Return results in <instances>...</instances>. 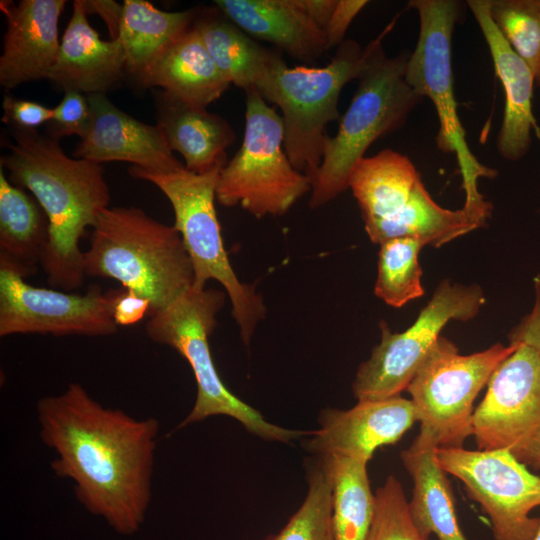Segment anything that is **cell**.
Segmentation results:
<instances>
[{
  "instance_id": "obj_1",
  "label": "cell",
  "mask_w": 540,
  "mask_h": 540,
  "mask_svg": "<svg viewBox=\"0 0 540 540\" xmlns=\"http://www.w3.org/2000/svg\"><path fill=\"white\" fill-rule=\"evenodd\" d=\"M37 415L40 438L56 454L53 472L70 479L84 508L117 533L137 532L152 496L158 421L105 407L79 383L41 398Z\"/></svg>"
},
{
  "instance_id": "obj_2",
  "label": "cell",
  "mask_w": 540,
  "mask_h": 540,
  "mask_svg": "<svg viewBox=\"0 0 540 540\" xmlns=\"http://www.w3.org/2000/svg\"><path fill=\"white\" fill-rule=\"evenodd\" d=\"M10 132L1 167L12 184L31 192L49 221L41 268L53 287L75 290L86 277L80 239L110 203L104 167L67 156L58 140L36 130Z\"/></svg>"
},
{
  "instance_id": "obj_3",
  "label": "cell",
  "mask_w": 540,
  "mask_h": 540,
  "mask_svg": "<svg viewBox=\"0 0 540 540\" xmlns=\"http://www.w3.org/2000/svg\"><path fill=\"white\" fill-rule=\"evenodd\" d=\"M86 276L110 278L147 298L150 316L194 286V270L174 226L137 207H108L92 227L84 252Z\"/></svg>"
},
{
  "instance_id": "obj_4",
  "label": "cell",
  "mask_w": 540,
  "mask_h": 540,
  "mask_svg": "<svg viewBox=\"0 0 540 540\" xmlns=\"http://www.w3.org/2000/svg\"><path fill=\"white\" fill-rule=\"evenodd\" d=\"M382 35L363 49L358 86L335 136L327 135L321 165L312 179L309 205L318 208L348 189L356 164L372 143L400 129L424 99L405 79L410 53L388 57Z\"/></svg>"
},
{
  "instance_id": "obj_5",
  "label": "cell",
  "mask_w": 540,
  "mask_h": 540,
  "mask_svg": "<svg viewBox=\"0 0 540 540\" xmlns=\"http://www.w3.org/2000/svg\"><path fill=\"white\" fill-rule=\"evenodd\" d=\"M348 188L375 244L407 237L439 248L487 223L464 208L440 206L412 161L392 149L363 157L351 172Z\"/></svg>"
},
{
  "instance_id": "obj_6",
  "label": "cell",
  "mask_w": 540,
  "mask_h": 540,
  "mask_svg": "<svg viewBox=\"0 0 540 540\" xmlns=\"http://www.w3.org/2000/svg\"><path fill=\"white\" fill-rule=\"evenodd\" d=\"M226 293L193 286L164 310L149 317L148 337L175 349L189 363L197 385L192 410L178 428L210 416L225 415L239 421L262 439L290 442L310 432L290 430L268 422L256 409L235 396L221 380L211 355L208 338Z\"/></svg>"
},
{
  "instance_id": "obj_7",
  "label": "cell",
  "mask_w": 540,
  "mask_h": 540,
  "mask_svg": "<svg viewBox=\"0 0 540 540\" xmlns=\"http://www.w3.org/2000/svg\"><path fill=\"white\" fill-rule=\"evenodd\" d=\"M221 169L196 174L186 168L157 172L130 166L128 172L136 179L152 183L168 198L174 210V227L193 266L194 286L205 289L209 280L223 286L241 338L247 345L266 308L255 288L238 279L224 247L214 202Z\"/></svg>"
},
{
  "instance_id": "obj_8",
  "label": "cell",
  "mask_w": 540,
  "mask_h": 540,
  "mask_svg": "<svg viewBox=\"0 0 540 540\" xmlns=\"http://www.w3.org/2000/svg\"><path fill=\"white\" fill-rule=\"evenodd\" d=\"M408 6L417 11L420 29L416 47L410 53L405 79L423 98L428 97L437 112L439 150L455 154L465 192L463 208L488 220L492 204L478 191V179L493 178L496 170L481 164L470 151L465 130L457 113L451 65L454 27L461 17L462 3L454 0H411Z\"/></svg>"
},
{
  "instance_id": "obj_9",
  "label": "cell",
  "mask_w": 540,
  "mask_h": 540,
  "mask_svg": "<svg viewBox=\"0 0 540 540\" xmlns=\"http://www.w3.org/2000/svg\"><path fill=\"white\" fill-rule=\"evenodd\" d=\"M362 60L363 49L351 39L341 43L321 68L288 67L280 56L256 88L266 102L280 108L285 152L311 181L322 162L326 126L340 118V93L357 79Z\"/></svg>"
},
{
  "instance_id": "obj_10",
  "label": "cell",
  "mask_w": 540,
  "mask_h": 540,
  "mask_svg": "<svg viewBox=\"0 0 540 540\" xmlns=\"http://www.w3.org/2000/svg\"><path fill=\"white\" fill-rule=\"evenodd\" d=\"M245 94L243 141L219 172L216 200L225 207L240 206L256 218L284 215L312 190V181L285 152L281 116L256 88Z\"/></svg>"
},
{
  "instance_id": "obj_11",
  "label": "cell",
  "mask_w": 540,
  "mask_h": 540,
  "mask_svg": "<svg viewBox=\"0 0 540 540\" xmlns=\"http://www.w3.org/2000/svg\"><path fill=\"white\" fill-rule=\"evenodd\" d=\"M518 345L496 343L461 355L454 343L440 336L406 389L417 411L419 435L438 447H462L472 435L474 400Z\"/></svg>"
},
{
  "instance_id": "obj_12",
  "label": "cell",
  "mask_w": 540,
  "mask_h": 540,
  "mask_svg": "<svg viewBox=\"0 0 540 540\" xmlns=\"http://www.w3.org/2000/svg\"><path fill=\"white\" fill-rule=\"evenodd\" d=\"M484 304L485 296L479 285L445 279L407 330L392 332L381 321V341L356 372L352 384L355 397L376 400L399 396L441 336L443 327L450 320L473 319Z\"/></svg>"
},
{
  "instance_id": "obj_13",
  "label": "cell",
  "mask_w": 540,
  "mask_h": 540,
  "mask_svg": "<svg viewBox=\"0 0 540 540\" xmlns=\"http://www.w3.org/2000/svg\"><path fill=\"white\" fill-rule=\"evenodd\" d=\"M487 386L473 413L478 449L507 450L522 464L540 470V354L519 343Z\"/></svg>"
},
{
  "instance_id": "obj_14",
  "label": "cell",
  "mask_w": 540,
  "mask_h": 540,
  "mask_svg": "<svg viewBox=\"0 0 540 540\" xmlns=\"http://www.w3.org/2000/svg\"><path fill=\"white\" fill-rule=\"evenodd\" d=\"M441 469L458 478L471 499L489 517L495 540H532L540 518V477L507 450L438 447Z\"/></svg>"
},
{
  "instance_id": "obj_15",
  "label": "cell",
  "mask_w": 540,
  "mask_h": 540,
  "mask_svg": "<svg viewBox=\"0 0 540 540\" xmlns=\"http://www.w3.org/2000/svg\"><path fill=\"white\" fill-rule=\"evenodd\" d=\"M118 289L91 286L86 294L35 287L0 268V336H109L118 332L112 309Z\"/></svg>"
},
{
  "instance_id": "obj_16",
  "label": "cell",
  "mask_w": 540,
  "mask_h": 540,
  "mask_svg": "<svg viewBox=\"0 0 540 540\" xmlns=\"http://www.w3.org/2000/svg\"><path fill=\"white\" fill-rule=\"evenodd\" d=\"M416 421L412 400L400 395L358 400L348 410H322L320 428L311 432L306 447L317 457L344 456L369 462L378 448L398 442Z\"/></svg>"
},
{
  "instance_id": "obj_17",
  "label": "cell",
  "mask_w": 540,
  "mask_h": 540,
  "mask_svg": "<svg viewBox=\"0 0 540 540\" xmlns=\"http://www.w3.org/2000/svg\"><path fill=\"white\" fill-rule=\"evenodd\" d=\"M90 122L73 157L103 164L111 161L157 172L185 168L157 125L141 122L115 106L103 93L88 94Z\"/></svg>"
},
{
  "instance_id": "obj_18",
  "label": "cell",
  "mask_w": 540,
  "mask_h": 540,
  "mask_svg": "<svg viewBox=\"0 0 540 540\" xmlns=\"http://www.w3.org/2000/svg\"><path fill=\"white\" fill-rule=\"evenodd\" d=\"M65 0L0 1L6 32L0 56V84L13 89L27 82L48 79L57 60L58 23Z\"/></svg>"
},
{
  "instance_id": "obj_19",
  "label": "cell",
  "mask_w": 540,
  "mask_h": 540,
  "mask_svg": "<svg viewBox=\"0 0 540 540\" xmlns=\"http://www.w3.org/2000/svg\"><path fill=\"white\" fill-rule=\"evenodd\" d=\"M466 3L486 40L495 73L504 89L505 106L497 149L503 158L519 160L529 151L531 131L537 127L532 113L533 72L494 24L490 0H469Z\"/></svg>"
},
{
  "instance_id": "obj_20",
  "label": "cell",
  "mask_w": 540,
  "mask_h": 540,
  "mask_svg": "<svg viewBox=\"0 0 540 540\" xmlns=\"http://www.w3.org/2000/svg\"><path fill=\"white\" fill-rule=\"evenodd\" d=\"M87 15L84 0L74 1L48 80L64 92L106 94L120 84L127 71L125 52L118 39L102 40Z\"/></svg>"
},
{
  "instance_id": "obj_21",
  "label": "cell",
  "mask_w": 540,
  "mask_h": 540,
  "mask_svg": "<svg viewBox=\"0 0 540 540\" xmlns=\"http://www.w3.org/2000/svg\"><path fill=\"white\" fill-rule=\"evenodd\" d=\"M214 5L251 37L312 63L328 51L324 32L299 0H215Z\"/></svg>"
},
{
  "instance_id": "obj_22",
  "label": "cell",
  "mask_w": 540,
  "mask_h": 540,
  "mask_svg": "<svg viewBox=\"0 0 540 540\" xmlns=\"http://www.w3.org/2000/svg\"><path fill=\"white\" fill-rule=\"evenodd\" d=\"M155 100L156 125L171 151L182 155L187 170L205 174L227 163L226 149L235 132L224 118L164 91Z\"/></svg>"
},
{
  "instance_id": "obj_23",
  "label": "cell",
  "mask_w": 540,
  "mask_h": 540,
  "mask_svg": "<svg viewBox=\"0 0 540 540\" xmlns=\"http://www.w3.org/2000/svg\"><path fill=\"white\" fill-rule=\"evenodd\" d=\"M137 82L143 87H160L177 99L205 108L230 87L193 25Z\"/></svg>"
},
{
  "instance_id": "obj_24",
  "label": "cell",
  "mask_w": 540,
  "mask_h": 540,
  "mask_svg": "<svg viewBox=\"0 0 540 540\" xmlns=\"http://www.w3.org/2000/svg\"><path fill=\"white\" fill-rule=\"evenodd\" d=\"M437 448L418 434L400 454L413 481L408 502L411 519L427 539L433 534L438 540H468L458 522L450 483L437 463Z\"/></svg>"
},
{
  "instance_id": "obj_25",
  "label": "cell",
  "mask_w": 540,
  "mask_h": 540,
  "mask_svg": "<svg viewBox=\"0 0 540 540\" xmlns=\"http://www.w3.org/2000/svg\"><path fill=\"white\" fill-rule=\"evenodd\" d=\"M48 241L49 221L44 210L0 168V268L23 278L35 274Z\"/></svg>"
},
{
  "instance_id": "obj_26",
  "label": "cell",
  "mask_w": 540,
  "mask_h": 540,
  "mask_svg": "<svg viewBox=\"0 0 540 540\" xmlns=\"http://www.w3.org/2000/svg\"><path fill=\"white\" fill-rule=\"evenodd\" d=\"M193 27L225 79L244 91L257 88L281 56L258 44L214 4L197 8Z\"/></svg>"
},
{
  "instance_id": "obj_27",
  "label": "cell",
  "mask_w": 540,
  "mask_h": 540,
  "mask_svg": "<svg viewBox=\"0 0 540 540\" xmlns=\"http://www.w3.org/2000/svg\"><path fill=\"white\" fill-rule=\"evenodd\" d=\"M197 8L168 12L144 0H125L118 40L126 70L136 81L193 25Z\"/></svg>"
},
{
  "instance_id": "obj_28",
  "label": "cell",
  "mask_w": 540,
  "mask_h": 540,
  "mask_svg": "<svg viewBox=\"0 0 540 540\" xmlns=\"http://www.w3.org/2000/svg\"><path fill=\"white\" fill-rule=\"evenodd\" d=\"M317 458L331 482L335 540H366L375 512L368 462L344 456Z\"/></svg>"
},
{
  "instance_id": "obj_29",
  "label": "cell",
  "mask_w": 540,
  "mask_h": 540,
  "mask_svg": "<svg viewBox=\"0 0 540 540\" xmlns=\"http://www.w3.org/2000/svg\"><path fill=\"white\" fill-rule=\"evenodd\" d=\"M424 243L415 238H395L380 245L375 295L400 308L424 295L418 255Z\"/></svg>"
},
{
  "instance_id": "obj_30",
  "label": "cell",
  "mask_w": 540,
  "mask_h": 540,
  "mask_svg": "<svg viewBox=\"0 0 540 540\" xmlns=\"http://www.w3.org/2000/svg\"><path fill=\"white\" fill-rule=\"evenodd\" d=\"M307 465L306 497L286 524L262 540H335L332 488L319 458Z\"/></svg>"
},
{
  "instance_id": "obj_31",
  "label": "cell",
  "mask_w": 540,
  "mask_h": 540,
  "mask_svg": "<svg viewBox=\"0 0 540 540\" xmlns=\"http://www.w3.org/2000/svg\"><path fill=\"white\" fill-rule=\"evenodd\" d=\"M490 15L540 87V0H490Z\"/></svg>"
},
{
  "instance_id": "obj_32",
  "label": "cell",
  "mask_w": 540,
  "mask_h": 540,
  "mask_svg": "<svg viewBox=\"0 0 540 540\" xmlns=\"http://www.w3.org/2000/svg\"><path fill=\"white\" fill-rule=\"evenodd\" d=\"M375 512L366 540H428L415 527L402 484L388 476L375 492Z\"/></svg>"
},
{
  "instance_id": "obj_33",
  "label": "cell",
  "mask_w": 540,
  "mask_h": 540,
  "mask_svg": "<svg viewBox=\"0 0 540 540\" xmlns=\"http://www.w3.org/2000/svg\"><path fill=\"white\" fill-rule=\"evenodd\" d=\"M90 117L87 95L78 91H65L60 103L53 108V116L47 123L49 137L58 141L70 135L81 138L88 128Z\"/></svg>"
},
{
  "instance_id": "obj_34",
  "label": "cell",
  "mask_w": 540,
  "mask_h": 540,
  "mask_svg": "<svg viewBox=\"0 0 540 540\" xmlns=\"http://www.w3.org/2000/svg\"><path fill=\"white\" fill-rule=\"evenodd\" d=\"M2 107L1 120L11 128L36 130L37 127L47 124L53 116V108L11 95L4 96Z\"/></svg>"
},
{
  "instance_id": "obj_35",
  "label": "cell",
  "mask_w": 540,
  "mask_h": 540,
  "mask_svg": "<svg viewBox=\"0 0 540 540\" xmlns=\"http://www.w3.org/2000/svg\"><path fill=\"white\" fill-rule=\"evenodd\" d=\"M368 4L366 0H336L335 7L323 32L328 50L343 43L354 18Z\"/></svg>"
},
{
  "instance_id": "obj_36",
  "label": "cell",
  "mask_w": 540,
  "mask_h": 540,
  "mask_svg": "<svg viewBox=\"0 0 540 540\" xmlns=\"http://www.w3.org/2000/svg\"><path fill=\"white\" fill-rule=\"evenodd\" d=\"M150 301L133 290L121 287L114 301L112 314L117 326H131L150 315Z\"/></svg>"
},
{
  "instance_id": "obj_37",
  "label": "cell",
  "mask_w": 540,
  "mask_h": 540,
  "mask_svg": "<svg viewBox=\"0 0 540 540\" xmlns=\"http://www.w3.org/2000/svg\"><path fill=\"white\" fill-rule=\"evenodd\" d=\"M510 343H523L540 354V305L534 303L530 313L509 333Z\"/></svg>"
},
{
  "instance_id": "obj_38",
  "label": "cell",
  "mask_w": 540,
  "mask_h": 540,
  "mask_svg": "<svg viewBox=\"0 0 540 540\" xmlns=\"http://www.w3.org/2000/svg\"><path fill=\"white\" fill-rule=\"evenodd\" d=\"M84 4L88 13H97L105 21L109 28L111 39H117L123 14V5H119L111 0H84Z\"/></svg>"
},
{
  "instance_id": "obj_39",
  "label": "cell",
  "mask_w": 540,
  "mask_h": 540,
  "mask_svg": "<svg viewBox=\"0 0 540 540\" xmlns=\"http://www.w3.org/2000/svg\"><path fill=\"white\" fill-rule=\"evenodd\" d=\"M299 3L311 20L324 30L333 12L336 0H299Z\"/></svg>"
},
{
  "instance_id": "obj_40",
  "label": "cell",
  "mask_w": 540,
  "mask_h": 540,
  "mask_svg": "<svg viewBox=\"0 0 540 540\" xmlns=\"http://www.w3.org/2000/svg\"><path fill=\"white\" fill-rule=\"evenodd\" d=\"M534 288H535V295H536L535 303L540 305V274H538L534 278Z\"/></svg>"
},
{
  "instance_id": "obj_41",
  "label": "cell",
  "mask_w": 540,
  "mask_h": 540,
  "mask_svg": "<svg viewBox=\"0 0 540 540\" xmlns=\"http://www.w3.org/2000/svg\"><path fill=\"white\" fill-rule=\"evenodd\" d=\"M540 518V516H539ZM532 540H540V523H539V527L537 529V532L536 534L534 535L533 539Z\"/></svg>"
},
{
  "instance_id": "obj_42",
  "label": "cell",
  "mask_w": 540,
  "mask_h": 540,
  "mask_svg": "<svg viewBox=\"0 0 540 540\" xmlns=\"http://www.w3.org/2000/svg\"><path fill=\"white\" fill-rule=\"evenodd\" d=\"M535 130H536V135H537V137H538L539 140H540V129H539V127H538V126L535 127Z\"/></svg>"
}]
</instances>
